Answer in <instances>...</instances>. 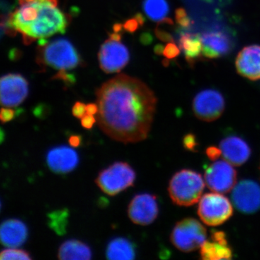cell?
Segmentation results:
<instances>
[{
    "mask_svg": "<svg viewBox=\"0 0 260 260\" xmlns=\"http://www.w3.org/2000/svg\"><path fill=\"white\" fill-rule=\"evenodd\" d=\"M57 257L61 260H89L92 258V251L85 243L70 239L59 246Z\"/></svg>",
    "mask_w": 260,
    "mask_h": 260,
    "instance_id": "20",
    "label": "cell"
},
{
    "mask_svg": "<svg viewBox=\"0 0 260 260\" xmlns=\"http://www.w3.org/2000/svg\"><path fill=\"white\" fill-rule=\"evenodd\" d=\"M99 61L101 69L106 73H119L129 62V51L120 42L109 39L101 47Z\"/></svg>",
    "mask_w": 260,
    "mask_h": 260,
    "instance_id": "11",
    "label": "cell"
},
{
    "mask_svg": "<svg viewBox=\"0 0 260 260\" xmlns=\"http://www.w3.org/2000/svg\"><path fill=\"white\" fill-rule=\"evenodd\" d=\"M180 49L174 42H169L167 44L164 51V56L167 59H172L177 57L180 54Z\"/></svg>",
    "mask_w": 260,
    "mask_h": 260,
    "instance_id": "29",
    "label": "cell"
},
{
    "mask_svg": "<svg viewBox=\"0 0 260 260\" xmlns=\"http://www.w3.org/2000/svg\"><path fill=\"white\" fill-rule=\"evenodd\" d=\"M53 80H61L68 86L74 85L76 79L73 74H70L66 70H59L52 78Z\"/></svg>",
    "mask_w": 260,
    "mask_h": 260,
    "instance_id": "28",
    "label": "cell"
},
{
    "mask_svg": "<svg viewBox=\"0 0 260 260\" xmlns=\"http://www.w3.org/2000/svg\"><path fill=\"white\" fill-rule=\"evenodd\" d=\"M106 256L111 260L134 259L136 256L135 244L126 238H115L108 244Z\"/></svg>",
    "mask_w": 260,
    "mask_h": 260,
    "instance_id": "22",
    "label": "cell"
},
{
    "mask_svg": "<svg viewBox=\"0 0 260 260\" xmlns=\"http://www.w3.org/2000/svg\"><path fill=\"white\" fill-rule=\"evenodd\" d=\"M136 173L125 162H115L99 173L95 184L103 192L115 196L134 185Z\"/></svg>",
    "mask_w": 260,
    "mask_h": 260,
    "instance_id": "5",
    "label": "cell"
},
{
    "mask_svg": "<svg viewBox=\"0 0 260 260\" xmlns=\"http://www.w3.org/2000/svg\"><path fill=\"white\" fill-rule=\"evenodd\" d=\"M35 1V0H18V3L20 5L27 4V3H32V2Z\"/></svg>",
    "mask_w": 260,
    "mask_h": 260,
    "instance_id": "44",
    "label": "cell"
},
{
    "mask_svg": "<svg viewBox=\"0 0 260 260\" xmlns=\"http://www.w3.org/2000/svg\"><path fill=\"white\" fill-rule=\"evenodd\" d=\"M95 94L98 124L107 136L124 144L148 138L157 99L146 84L119 75L103 84Z\"/></svg>",
    "mask_w": 260,
    "mask_h": 260,
    "instance_id": "1",
    "label": "cell"
},
{
    "mask_svg": "<svg viewBox=\"0 0 260 260\" xmlns=\"http://www.w3.org/2000/svg\"><path fill=\"white\" fill-rule=\"evenodd\" d=\"M98 111H99V107H98L97 104H89L86 105L87 114L95 115V114H97Z\"/></svg>",
    "mask_w": 260,
    "mask_h": 260,
    "instance_id": "38",
    "label": "cell"
},
{
    "mask_svg": "<svg viewBox=\"0 0 260 260\" xmlns=\"http://www.w3.org/2000/svg\"><path fill=\"white\" fill-rule=\"evenodd\" d=\"M164 49H165V47L162 44H157L155 48H154V52L158 54V55H161V54H164Z\"/></svg>",
    "mask_w": 260,
    "mask_h": 260,
    "instance_id": "39",
    "label": "cell"
},
{
    "mask_svg": "<svg viewBox=\"0 0 260 260\" xmlns=\"http://www.w3.org/2000/svg\"><path fill=\"white\" fill-rule=\"evenodd\" d=\"M184 145L188 150H195L197 147L196 139L192 135H186L184 140Z\"/></svg>",
    "mask_w": 260,
    "mask_h": 260,
    "instance_id": "35",
    "label": "cell"
},
{
    "mask_svg": "<svg viewBox=\"0 0 260 260\" xmlns=\"http://www.w3.org/2000/svg\"><path fill=\"white\" fill-rule=\"evenodd\" d=\"M2 260H30L32 259L30 253L23 249L9 248L2 251L0 254Z\"/></svg>",
    "mask_w": 260,
    "mask_h": 260,
    "instance_id": "25",
    "label": "cell"
},
{
    "mask_svg": "<svg viewBox=\"0 0 260 260\" xmlns=\"http://www.w3.org/2000/svg\"><path fill=\"white\" fill-rule=\"evenodd\" d=\"M232 200L242 213H256L260 209L259 184L249 179L241 181L233 189Z\"/></svg>",
    "mask_w": 260,
    "mask_h": 260,
    "instance_id": "14",
    "label": "cell"
},
{
    "mask_svg": "<svg viewBox=\"0 0 260 260\" xmlns=\"http://www.w3.org/2000/svg\"><path fill=\"white\" fill-rule=\"evenodd\" d=\"M18 50L17 49H15V50H13L10 52V54L11 55L10 56V58L11 59H15V58H18Z\"/></svg>",
    "mask_w": 260,
    "mask_h": 260,
    "instance_id": "43",
    "label": "cell"
},
{
    "mask_svg": "<svg viewBox=\"0 0 260 260\" xmlns=\"http://www.w3.org/2000/svg\"><path fill=\"white\" fill-rule=\"evenodd\" d=\"M95 122H96V119L94 117V115H90V114H85L81 119V125L85 129H92Z\"/></svg>",
    "mask_w": 260,
    "mask_h": 260,
    "instance_id": "33",
    "label": "cell"
},
{
    "mask_svg": "<svg viewBox=\"0 0 260 260\" xmlns=\"http://www.w3.org/2000/svg\"><path fill=\"white\" fill-rule=\"evenodd\" d=\"M224 97L218 90L206 89L197 94L192 102V110L197 118L210 122L219 119L225 110Z\"/></svg>",
    "mask_w": 260,
    "mask_h": 260,
    "instance_id": "9",
    "label": "cell"
},
{
    "mask_svg": "<svg viewBox=\"0 0 260 260\" xmlns=\"http://www.w3.org/2000/svg\"><path fill=\"white\" fill-rule=\"evenodd\" d=\"M80 158L73 147L67 145L54 147L48 152L47 164L49 169L56 174H68L78 167Z\"/></svg>",
    "mask_w": 260,
    "mask_h": 260,
    "instance_id": "15",
    "label": "cell"
},
{
    "mask_svg": "<svg viewBox=\"0 0 260 260\" xmlns=\"http://www.w3.org/2000/svg\"><path fill=\"white\" fill-rule=\"evenodd\" d=\"M123 28H124V26H123L122 24L115 23L113 26V30H114V32H119L122 30Z\"/></svg>",
    "mask_w": 260,
    "mask_h": 260,
    "instance_id": "42",
    "label": "cell"
},
{
    "mask_svg": "<svg viewBox=\"0 0 260 260\" xmlns=\"http://www.w3.org/2000/svg\"><path fill=\"white\" fill-rule=\"evenodd\" d=\"M123 26H124V29L126 31L129 32L130 34H133L138 30L140 25L137 19L134 17L133 18L126 20Z\"/></svg>",
    "mask_w": 260,
    "mask_h": 260,
    "instance_id": "32",
    "label": "cell"
},
{
    "mask_svg": "<svg viewBox=\"0 0 260 260\" xmlns=\"http://www.w3.org/2000/svg\"><path fill=\"white\" fill-rule=\"evenodd\" d=\"M135 18L138 20L140 26H143V25H144L145 21V17L143 16L141 13H137V14L135 15Z\"/></svg>",
    "mask_w": 260,
    "mask_h": 260,
    "instance_id": "40",
    "label": "cell"
},
{
    "mask_svg": "<svg viewBox=\"0 0 260 260\" xmlns=\"http://www.w3.org/2000/svg\"><path fill=\"white\" fill-rule=\"evenodd\" d=\"M81 137L80 135H71L69 138L70 146L73 147V148H78V147H79L80 144H81Z\"/></svg>",
    "mask_w": 260,
    "mask_h": 260,
    "instance_id": "36",
    "label": "cell"
},
{
    "mask_svg": "<svg viewBox=\"0 0 260 260\" xmlns=\"http://www.w3.org/2000/svg\"><path fill=\"white\" fill-rule=\"evenodd\" d=\"M200 254L201 259L204 260L232 259L233 251L226 234L221 231H213L210 239H207L200 247Z\"/></svg>",
    "mask_w": 260,
    "mask_h": 260,
    "instance_id": "16",
    "label": "cell"
},
{
    "mask_svg": "<svg viewBox=\"0 0 260 260\" xmlns=\"http://www.w3.org/2000/svg\"><path fill=\"white\" fill-rule=\"evenodd\" d=\"M143 8L147 17L155 22L167 18L170 11L167 0H144Z\"/></svg>",
    "mask_w": 260,
    "mask_h": 260,
    "instance_id": "23",
    "label": "cell"
},
{
    "mask_svg": "<svg viewBox=\"0 0 260 260\" xmlns=\"http://www.w3.org/2000/svg\"><path fill=\"white\" fill-rule=\"evenodd\" d=\"M205 184L214 192L225 194L233 190L237 184V172L227 160H214L205 170Z\"/></svg>",
    "mask_w": 260,
    "mask_h": 260,
    "instance_id": "8",
    "label": "cell"
},
{
    "mask_svg": "<svg viewBox=\"0 0 260 260\" xmlns=\"http://www.w3.org/2000/svg\"><path fill=\"white\" fill-rule=\"evenodd\" d=\"M140 40L143 45H149L153 42V39L151 34L149 32H145V34H142Z\"/></svg>",
    "mask_w": 260,
    "mask_h": 260,
    "instance_id": "37",
    "label": "cell"
},
{
    "mask_svg": "<svg viewBox=\"0 0 260 260\" xmlns=\"http://www.w3.org/2000/svg\"><path fill=\"white\" fill-rule=\"evenodd\" d=\"M167 28V18L158 22L155 30V34L159 40L164 42H174V37L171 32L166 30Z\"/></svg>",
    "mask_w": 260,
    "mask_h": 260,
    "instance_id": "26",
    "label": "cell"
},
{
    "mask_svg": "<svg viewBox=\"0 0 260 260\" xmlns=\"http://www.w3.org/2000/svg\"><path fill=\"white\" fill-rule=\"evenodd\" d=\"M49 225L51 229L59 235H64L67 232L69 213L68 210L63 209L56 210L49 214Z\"/></svg>",
    "mask_w": 260,
    "mask_h": 260,
    "instance_id": "24",
    "label": "cell"
},
{
    "mask_svg": "<svg viewBox=\"0 0 260 260\" xmlns=\"http://www.w3.org/2000/svg\"><path fill=\"white\" fill-rule=\"evenodd\" d=\"M72 113L75 117L81 119L85 114H87L86 105L80 102L75 103L72 109Z\"/></svg>",
    "mask_w": 260,
    "mask_h": 260,
    "instance_id": "30",
    "label": "cell"
},
{
    "mask_svg": "<svg viewBox=\"0 0 260 260\" xmlns=\"http://www.w3.org/2000/svg\"><path fill=\"white\" fill-rule=\"evenodd\" d=\"M16 116V112L13 109L10 108L5 107L1 109V114H0V119L2 123H7L11 121Z\"/></svg>",
    "mask_w": 260,
    "mask_h": 260,
    "instance_id": "31",
    "label": "cell"
},
{
    "mask_svg": "<svg viewBox=\"0 0 260 260\" xmlns=\"http://www.w3.org/2000/svg\"><path fill=\"white\" fill-rule=\"evenodd\" d=\"M109 39H112V40L116 41V42H120L121 35L119 32H114V34H109Z\"/></svg>",
    "mask_w": 260,
    "mask_h": 260,
    "instance_id": "41",
    "label": "cell"
},
{
    "mask_svg": "<svg viewBox=\"0 0 260 260\" xmlns=\"http://www.w3.org/2000/svg\"><path fill=\"white\" fill-rule=\"evenodd\" d=\"M39 47L37 61L39 64L68 71L83 63L79 53L68 39H57Z\"/></svg>",
    "mask_w": 260,
    "mask_h": 260,
    "instance_id": "4",
    "label": "cell"
},
{
    "mask_svg": "<svg viewBox=\"0 0 260 260\" xmlns=\"http://www.w3.org/2000/svg\"><path fill=\"white\" fill-rule=\"evenodd\" d=\"M51 0H35L20 5L10 13L8 23L23 36L24 44H31L37 39H46L56 34H64L70 18Z\"/></svg>",
    "mask_w": 260,
    "mask_h": 260,
    "instance_id": "2",
    "label": "cell"
},
{
    "mask_svg": "<svg viewBox=\"0 0 260 260\" xmlns=\"http://www.w3.org/2000/svg\"><path fill=\"white\" fill-rule=\"evenodd\" d=\"M203 49L202 56L207 59H217L230 54L234 41L224 29H210L200 34Z\"/></svg>",
    "mask_w": 260,
    "mask_h": 260,
    "instance_id": "13",
    "label": "cell"
},
{
    "mask_svg": "<svg viewBox=\"0 0 260 260\" xmlns=\"http://www.w3.org/2000/svg\"><path fill=\"white\" fill-rule=\"evenodd\" d=\"M234 210L230 200L220 193H207L202 196L198 204L200 220L209 226H218L232 216Z\"/></svg>",
    "mask_w": 260,
    "mask_h": 260,
    "instance_id": "7",
    "label": "cell"
},
{
    "mask_svg": "<svg viewBox=\"0 0 260 260\" xmlns=\"http://www.w3.org/2000/svg\"><path fill=\"white\" fill-rule=\"evenodd\" d=\"M159 208L155 195L142 193L135 195L128 206V217L133 223L148 225L158 218Z\"/></svg>",
    "mask_w": 260,
    "mask_h": 260,
    "instance_id": "10",
    "label": "cell"
},
{
    "mask_svg": "<svg viewBox=\"0 0 260 260\" xmlns=\"http://www.w3.org/2000/svg\"><path fill=\"white\" fill-rule=\"evenodd\" d=\"M175 18L177 23L181 28H189L192 24L191 18L188 16L187 13L184 8H178L176 10Z\"/></svg>",
    "mask_w": 260,
    "mask_h": 260,
    "instance_id": "27",
    "label": "cell"
},
{
    "mask_svg": "<svg viewBox=\"0 0 260 260\" xmlns=\"http://www.w3.org/2000/svg\"><path fill=\"white\" fill-rule=\"evenodd\" d=\"M205 184V179L199 173L182 169L173 176L168 191L174 204L189 207L199 203Z\"/></svg>",
    "mask_w": 260,
    "mask_h": 260,
    "instance_id": "3",
    "label": "cell"
},
{
    "mask_svg": "<svg viewBox=\"0 0 260 260\" xmlns=\"http://www.w3.org/2000/svg\"><path fill=\"white\" fill-rule=\"evenodd\" d=\"M206 153L208 158L211 159L212 160H218L219 157L221 155L220 148H216V147H210L207 149Z\"/></svg>",
    "mask_w": 260,
    "mask_h": 260,
    "instance_id": "34",
    "label": "cell"
},
{
    "mask_svg": "<svg viewBox=\"0 0 260 260\" xmlns=\"http://www.w3.org/2000/svg\"><path fill=\"white\" fill-rule=\"evenodd\" d=\"M170 239L173 245L179 251L191 252L200 249L207 240V230L199 220L184 218L176 224Z\"/></svg>",
    "mask_w": 260,
    "mask_h": 260,
    "instance_id": "6",
    "label": "cell"
},
{
    "mask_svg": "<svg viewBox=\"0 0 260 260\" xmlns=\"http://www.w3.org/2000/svg\"><path fill=\"white\" fill-rule=\"evenodd\" d=\"M219 148L223 158L235 167L245 164L251 155V149L245 140L234 135L222 140Z\"/></svg>",
    "mask_w": 260,
    "mask_h": 260,
    "instance_id": "18",
    "label": "cell"
},
{
    "mask_svg": "<svg viewBox=\"0 0 260 260\" xmlns=\"http://www.w3.org/2000/svg\"><path fill=\"white\" fill-rule=\"evenodd\" d=\"M236 68L244 78L252 81L260 80V45L244 47L237 55Z\"/></svg>",
    "mask_w": 260,
    "mask_h": 260,
    "instance_id": "17",
    "label": "cell"
},
{
    "mask_svg": "<svg viewBox=\"0 0 260 260\" xmlns=\"http://www.w3.org/2000/svg\"><path fill=\"white\" fill-rule=\"evenodd\" d=\"M179 46L188 64L193 65L200 58H203V45L200 34L184 32L179 39Z\"/></svg>",
    "mask_w": 260,
    "mask_h": 260,
    "instance_id": "21",
    "label": "cell"
},
{
    "mask_svg": "<svg viewBox=\"0 0 260 260\" xmlns=\"http://www.w3.org/2000/svg\"><path fill=\"white\" fill-rule=\"evenodd\" d=\"M28 237V229L22 220L8 219L1 224L0 239L7 247L17 248L23 245Z\"/></svg>",
    "mask_w": 260,
    "mask_h": 260,
    "instance_id": "19",
    "label": "cell"
},
{
    "mask_svg": "<svg viewBox=\"0 0 260 260\" xmlns=\"http://www.w3.org/2000/svg\"><path fill=\"white\" fill-rule=\"evenodd\" d=\"M1 104L3 107H17L28 95V83L20 74L10 73L2 77L0 80Z\"/></svg>",
    "mask_w": 260,
    "mask_h": 260,
    "instance_id": "12",
    "label": "cell"
}]
</instances>
